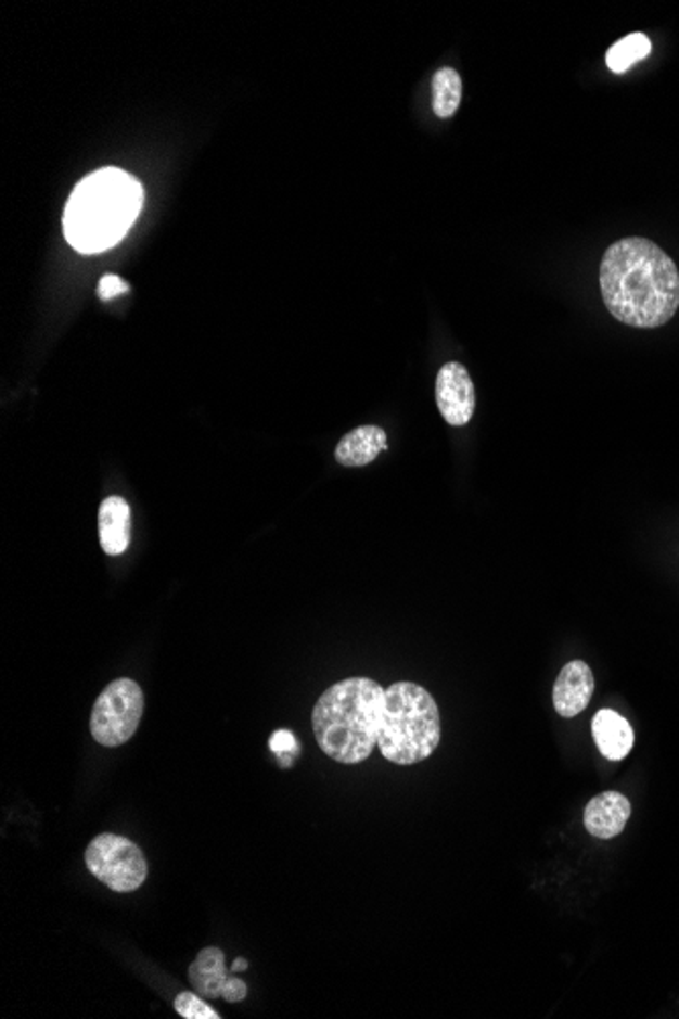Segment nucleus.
Instances as JSON below:
<instances>
[{
    "instance_id": "obj_1",
    "label": "nucleus",
    "mask_w": 679,
    "mask_h": 1019,
    "mask_svg": "<svg viewBox=\"0 0 679 1019\" xmlns=\"http://www.w3.org/2000/svg\"><path fill=\"white\" fill-rule=\"evenodd\" d=\"M600 292L618 322L659 328L679 308V271L662 246L629 237L608 246L600 263Z\"/></svg>"
},
{
    "instance_id": "obj_2",
    "label": "nucleus",
    "mask_w": 679,
    "mask_h": 1019,
    "mask_svg": "<svg viewBox=\"0 0 679 1019\" xmlns=\"http://www.w3.org/2000/svg\"><path fill=\"white\" fill-rule=\"evenodd\" d=\"M143 186L127 171L106 167L81 179L64 214L67 243L84 255L120 243L143 206Z\"/></svg>"
},
{
    "instance_id": "obj_3",
    "label": "nucleus",
    "mask_w": 679,
    "mask_h": 1019,
    "mask_svg": "<svg viewBox=\"0 0 679 1019\" xmlns=\"http://www.w3.org/2000/svg\"><path fill=\"white\" fill-rule=\"evenodd\" d=\"M385 688L371 678H346L330 686L311 712L316 741L330 760L356 765L379 747Z\"/></svg>"
},
{
    "instance_id": "obj_4",
    "label": "nucleus",
    "mask_w": 679,
    "mask_h": 1019,
    "mask_svg": "<svg viewBox=\"0 0 679 1019\" xmlns=\"http://www.w3.org/2000/svg\"><path fill=\"white\" fill-rule=\"evenodd\" d=\"M441 739V718L434 696L413 682L388 686L383 698L379 749L395 765L427 760Z\"/></svg>"
},
{
    "instance_id": "obj_5",
    "label": "nucleus",
    "mask_w": 679,
    "mask_h": 1019,
    "mask_svg": "<svg viewBox=\"0 0 679 1019\" xmlns=\"http://www.w3.org/2000/svg\"><path fill=\"white\" fill-rule=\"evenodd\" d=\"M145 712L141 686L130 678L111 682L98 696L90 716V733L104 747H120L132 739Z\"/></svg>"
},
{
    "instance_id": "obj_6",
    "label": "nucleus",
    "mask_w": 679,
    "mask_h": 1019,
    "mask_svg": "<svg viewBox=\"0 0 679 1019\" xmlns=\"http://www.w3.org/2000/svg\"><path fill=\"white\" fill-rule=\"evenodd\" d=\"M86 867L104 886L118 893L137 891L145 883L149 865L143 851L118 835H98L86 849Z\"/></svg>"
},
{
    "instance_id": "obj_7",
    "label": "nucleus",
    "mask_w": 679,
    "mask_h": 1019,
    "mask_svg": "<svg viewBox=\"0 0 679 1019\" xmlns=\"http://www.w3.org/2000/svg\"><path fill=\"white\" fill-rule=\"evenodd\" d=\"M436 402L444 420L453 428L466 425L476 409V391L469 371L460 362H446L436 381Z\"/></svg>"
},
{
    "instance_id": "obj_8",
    "label": "nucleus",
    "mask_w": 679,
    "mask_h": 1019,
    "mask_svg": "<svg viewBox=\"0 0 679 1019\" xmlns=\"http://www.w3.org/2000/svg\"><path fill=\"white\" fill-rule=\"evenodd\" d=\"M597 690V679L590 665L574 660L562 667L553 684V709L562 718H574L586 711Z\"/></svg>"
},
{
    "instance_id": "obj_9",
    "label": "nucleus",
    "mask_w": 679,
    "mask_h": 1019,
    "mask_svg": "<svg viewBox=\"0 0 679 1019\" xmlns=\"http://www.w3.org/2000/svg\"><path fill=\"white\" fill-rule=\"evenodd\" d=\"M631 802L625 793H599L586 804L584 826L592 837L608 841L625 830V826L631 820Z\"/></svg>"
},
{
    "instance_id": "obj_10",
    "label": "nucleus",
    "mask_w": 679,
    "mask_h": 1019,
    "mask_svg": "<svg viewBox=\"0 0 679 1019\" xmlns=\"http://www.w3.org/2000/svg\"><path fill=\"white\" fill-rule=\"evenodd\" d=\"M100 546L108 556H120L130 544V507L123 497H108L98 511Z\"/></svg>"
},
{
    "instance_id": "obj_11",
    "label": "nucleus",
    "mask_w": 679,
    "mask_h": 1019,
    "mask_svg": "<svg viewBox=\"0 0 679 1019\" xmlns=\"http://www.w3.org/2000/svg\"><path fill=\"white\" fill-rule=\"evenodd\" d=\"M592 735L600 753L611 761L625 760L635 744L631 723L611 709L597 712L592 721Z\"/></svg>"
},
{
    "instance_id": "obj_12",
    "label": "nucleus",
    "mask_w": 679,
    "mask_h": 1019,
    "mask_svg": "<svg viewBox=\"0 0 679 1019\" xmlns=\"http://www.w3.org/2000/svg\"><path fill=\"white\" fill-rule=\"evenodd\" d=\"M387 450V434L379 425H360L342 437L336 446V460L342 467H367Z\"/></svg>"
},
{
    "instance_id": "obj_13",
    "label": "nucleus",
    "mask_w": 679,
    "mask_h": 1019,
    "mask_svg": "<svg viewBox=\"0 0 679 1019\" xmlns=\"http://www.w3.org/2000/svg\"><path fill=\"white\" fill-rule=\"evenodd\" d=\"M188 975H190L195 993L202 995L204 999L222 997V989L228 979L225 953L216 946L200 951V955L195 956L194 963L190 965Z\"/></svg>"
},
{
    "instance_id": "obj_14",
    "label": "nucleus",
    "mask_w": 679,
    "mask_h": 1019,
    "mask_svg": "<svg viewBox=\"0 0 679 1019\" xmlns=\"http://www.w3.org/2000/svg\"><path fill=\"white\" fill-rule=\"evenodd\" d=\"M651 53V41L643 33H631L606 51V65L615 74H625Z\"/></svg>"
},
{
    "instance_id": "obj_15",
    "label": "nucleus",
    "mask_w": 679,
    "mask_h": 1019,
    "mask_svg": "<svg viewBox=\"0 0 679 1019\" xmlns=\"http://www.w3.org/2000/svg\"><path fill=\"white\" fill-rule=\"evenodd\" d=\"M462 102V78L452 67H441L434 76V113L452 118Z\"/></svg>"
},
{
    "instance_id": "obj_16",
    "label": "nucleus",
    "mask_w": 679,
    "mask_h": 1019,
    "mask_svg": "<svg viewBox=\"0 0 679 1019\" xmlns=\"http://www.w3.org/2000/svg\"><path fill=\"white\" fill-rule=\"evenodd\" d=\"M174 1007L181 1018L185 1019H220L218 1011L212 1009L210 1005L202 999V995H195L192 991L179 993L174 1002Z\"/></svg>"
},
{
    "instance_id": "obj_17",
    "label": "nucleus",
    "mask_w": 679,
    "mask_h": 1019,
    "mask_svg": "<svg viewBox=\"0 0 679 1019\" xmlns=\"http://www.w3.org/2000/svg\"><path fill=\"white\" fill-rule=\"evenodd\" d=\"M130 285L118 276H104L98 283V295L102 302H111L114 297L129 293Z\"/></svg>"
},
{
    "instance_id": "obj_18",
    "label": "nucleus",
    "mask_w": 679,
    "mask_h": 1019,
    "mask_svg": "<svg viewBox=\"0 0 679 1019\" xmlns=\"http://www.w3.org/2000/svg\"><path fill=\"white\" fill-rule=\"evenodd\" d=\"M248 989H246V983L236 979V977H228L227 983H225V989H222V997L227 999L228 1004H239L243 1002L246 997Z\"/></svg>"
},
{
    "instance_id": "obj_19",
    "label": "nucleus",
    "mask_w": 679,
    "mask_h": 1019,
    "mask_svg": "<svg viewBox=\"0 0 679 1019\" xmlns=\"http://www.w3.org/2000/svg\"><path fill=\"white\" fill-rule=\"evenodd\" d=\"M269 744H271V749H273L276 753L283 755V753H290V751L295 749V739H293V735L290 730H277V733H273L271 743Z\"/></svg>"
},
{
    "instance_id": "obj_20",
    "label": "nucleus",
    "mask_w": 679,
    "mask_h": 1019,
    "mask_svg": "<svg viewBox=\"0 0 679 1019\" xmlns=\"http://www.w3.org/2000/svg\"><path fill=\"white\" fill-rule=\"evenodd\" d=\"M246 969H248V963H246V958H236V960H234V965H232V971L241 972L246 971Z\"/></svg>"
}]
</instances>
